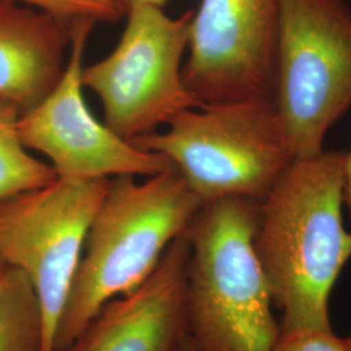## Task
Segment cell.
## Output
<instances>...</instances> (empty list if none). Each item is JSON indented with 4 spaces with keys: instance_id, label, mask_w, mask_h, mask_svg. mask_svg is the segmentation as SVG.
<instances>
[{
    "instance_id": "7a4b0ae2",
    "label": "cell",
    "mask_w": 351,
    "mask_h": 351,
    "mask_svg": "<svg viewBox=\"0 0 351 351\" xmlns=\"http://www.w3.org/2000/svg\"><path fill=\"white\" fill-rule=\"evenodd\" d=\"M202 204L177 169L143 182L132 176L110 178L88 226L53 351L69 345L107 302L142 285Z\"/></svg>"
},
{
    "instance_id": "5b68a950",
    "label": "cell",
    "mask_w": 351,
    "mask_h": 351,
    "mask_svg": "<svg viewBox=\"0 0 351 351\" xmlns=\"http://www.w3.org/2000/svg\"><path fill=\"white\" fill-rule=\"evenodd\" d=\"M274 101L294 159L322 154L351 108V7L346 0H281Z\"/></svg>"
},
{
    "instance_id": "9c48e42d",
    "label": "cell",
    "mask_w": 351,
    "mask_h": 351,
    "mask_svg": "<svg viewBox=\"0 0 351 351\" xmlns=\"http://www.w3.org/2000/svg\"><path fill=\"white\" fill-rule=\"evenodd\" d=\"M280 11L281 0H201L182 75L202 106L274 98Z\"/></svg>"
},
{
    "instance_id": "277c9868",
    "label": "cell",
    "mask_w": 351,
    "mask_h": 351,
    "mask_svg": "<svg viewBox=\"0 0 351 351\" xmlns=\"http://www.w3.org/2000/svg\"><path fill=\"white\" fill-rule=\"evenodd\" d=\"M130 142L164 155L202 203L226 198L263 202L294 160L274 98L190 108L163 132Z\"/></svg>"
},
{
    "instance_id": "6da1fadb",
    "label": "cell",
    "mask_w": 351,
    "mask_h": 351,
    "mask_svg": "<svg viewBox=\"0 0 351 351\" xmlns=\"http://www.w3.org/2000/svg\"><path fill=\"white\" fill-rule=\"evenodd\" d=\"M343 160L339 150L294 159L262 202L254 245L282 329L332 326V291L351 261Z\"/></svg>"
},
{
    "instance_id": "e0dca14e",
    "label": "cell",
    "mask_w": 351,
    "mask_h": 351,
    "mask_svg": "<svg viewBox=\"0 0 351 351\" xmlns=\"http://www.w3.org/2000/svg\"><path fill=\"white\" fill-rule=\"evenodd\" d=\"M113 4L117 7V10L125 17L126 13L129 12L133 7L137 5H156L163 8L168 0H111Z\"/></svg>"
},
{
    "instance_id": "ac0fdd59",
    "label": "cell",
    "mask_w": 351,
    "mask_h": 351,
    "mask_svg": "<svg viewBox=\"0 0 351 351\" xmlns=\"http://www.w3.org/2000/svg\"><path fill=\"white\" fill-rule=\"evenodd\" d=\"M178 351H197L195 350V348L193 346V343L190 342V339H189V337H186L185 339V341H184V343L181 345V348H180V350Z\"/></svg>"
},
{
    "instance_id": "8992f818",
    "label": "cell",
    "mask_w": 351,
    "mask_h": 351,
    "mask_svg": "<svg viewBox=\"0 0 351 351\" xmlns=\"http://www.w3.org/2000/svg\"><path fill=\"white\" fill-rule=\"evenodd\" d=\"M193 14L171 17L162 7H133L114 50L82 68V86L101 99L104 124L120 137L159 132L177 114L202 107L182 75Z\"/></svg>"
},
{
    "instance_id": "2e32d148",
    "label": "cell",
    "mask_w": 351,
    "mask_h": 351,
    "mask_svg": "<svg viewBox=\"0 0 351 351\" xmlns=\"http://www.w3.org/2000/svg\"><path fill=\"white\" fill-rule=\"evenodd\" d=\"M343 204L351 220V150L345 151L343 160Z\"/></svg>"
},
{
    "instance_id": "30bf717a",
    "label": "cell",
    "mask_w": 351,
    "mask_h": 351,
    "mask_svg": "<svg viewBox=\"0 0 351 351\" xmlns=\"http://www.w3.org/2000/svg\"><path fill=\"white\" fill-rule=\"evenodd\" d=\"M182 234L138 288L107 302L69 345L59 351H178L188 337L186 268Z\"/></svg>"
},
{
    "instance_id": "ba28073f",
    "label": "cell",
    "mask_w": 351,
    "mask_h": 351,
    "mask_svg": "<svg viewBox=\"0 0 351 351\" xmlns=\"http://www.w3.org/2000/svg\"><path fill=\"white\" fill-rule=\"evenodd\" d=\"M97 23H73V37L62 80L36 107L19 119L29 150L49 158L59 178L110 180L152 177L176 169L164 155L142 150L120 137L93 114L82 93L84 52Z\"/></svg>"
},
{
    "instance_id": "52a82bcc",
    "label": "cell",
    "mask_w": 351,
    "mask_h": 351,
    "mask_svg": "<svg viewBox=\"0 0 351 351\" xmlns=\"http://www.w3.org/2000/svg\"><path fill=\"white\" fill-rule=\"evenodd\" d=\"M110 180L56 178L0 202V256L36 290L46 328V351L80 263L88 226Z\"/></svg>"
},
{
    "instance_id": "8fae6325",
    "label": "cell",
    "mask_w": 351,
    "mask_h": 351,
    "mask_svg": "<svg viewBox=\"0 0 351 351\" xmlns=\"http://www.w3.org/2000/svg\"><path fill=\"white\" fill-rule=\"evenodd\" d=\"M73 23L0 0V101L27 112L62 80Z\"/></svg>"
},
{
    "instance_id": "ffe728a7",
    "label": "cell",
    "mask_w": 351,
    "mask_h": 351,
    "mask_svg": "<svg viewBox=\"0 0 351 351\" xmlns=\"http://www.w3.org/2000/svg\"><path fill=\"white\" fill-rule=\"evenodd\" d=\"M346 341H348V345H349V349H350L351 351V330H350V335L346 337Z\"/></svg>"
},
{
    "instance_id": "44dd1931",
    "label": "cell",
    "mask_w": 351,
    "mask_h": 351,
    "mask_svg": "<svg viewBox=\"0 0 351 351\" xmlns=\"http://www.w3.org/2000/svg\"><path fill=\"white\" fill-rule=\"evenodd\" d=\"M350 1H351V0H350Z\"/></svg>"
},
{
    "instance_id": "5bb4252c",
    "label": "cell",
    "mask_w": 351,
    "mask_h": 351,
    "mask_svg": "<svg viewBox=\"0 0 351 351\" xmlns=\"http://www.w3.org/2000/svg\"><path fill=\"white\" fill-rule=\"evenodd\" d=\"M36 7L68 23L93 20L95 23H116L124 16L111 0H12Z\"/></svg>"
},
{
    "instance_id": "4fadbf2b",
    "label": "cell",
    "mask_w": 351,
    "mask_h": 351,
    "mask_svg": "<svg viewBox=\"0 0 351 351\" xmlns=\"http://www.w3.org/2000/svg\"><path fill=\"white\" fill-rule=\"evenodd\" d=\"M20 116L19 108L0 101V202L46 186L58 178L51 164L27 151L19 132Z\"/></svg>"
},
{
    "instance_id": "9a60e30c",
    "label": "cell",
    "mask_w": 351,
    "mask_h": 351,
    "mask_svg": "<svg viewBox=\"0 0 351 351\" xmlns=\"http://www.w3.org/2000/svg\"><path fill=\"white\" fill-rule=\"evenodd\" d=\"M272 351H350L346 337L330 328H280Z\"/></svg>"
},
{
    "instance_id": "3957f363",
    "label": "cell",
    "mask_w": 351,
    "mask_h": 351,
    "mask_svg": "<svg viewBox=\"0 0 351 351\" xmlns=\"http://www.w3.org/2000/svg\"><path fill=\"white\" fill-rule=\"evenodd\" d=\"M262 202L226 198L203 203L184 236L186 328L197 351H272L280 326L255 251Z\"/></svg>"
},
{
    "instance_id": "7c38bea8",
    "label": "cell",
    "mask_w": 351,
    "mask_h": 351,
    "mask_svg": "<svg viewBox=\"0 0 351 351\" xmlns=\"http://www.w3.org/2000/svg\"><path fill=\"white\" fill-rule=\"evenodd\" d=\"M0 351H46L45 317L37 293L13 267L0 277Z\"/></svg>"
},
{
    "instance_id": "d6986e66",
    "label": "cell",
    "mask_w": 351,
    "mask_h": 351,
    "mask_svg": "<svg viewBox=\"0 0 351 351\" xmlns=\"http://www.w3.org/2000/svg\"><path fill=\"white\" fill-rule=\"evenodd\" d=\"M10 265L5 263L4 261H3V258L0 256V277L3 276V274L7 271V268H8Z\"/></svg>"
}]
</instances>
